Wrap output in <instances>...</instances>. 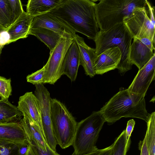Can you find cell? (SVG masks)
<instances>
[{
  "instance_id": "6da1fadb",
  "label": "cell",
  "mask_w": 155,
  "mask_h": 155,
  "mask_svg": "<svg viewBox=\"0 0 155 155\" xmlns=\"http://www.w3.org/2000/svg\"><path fill=\"white\" fill-rule=\"evenodd\" d=\"M95 4L90 0H64L49 13L75 33H81L94 40L99 31Z\"/></svg>"
},
{
  "instance_id": "7a4b0ae2",
  "label": "cell",
  "mask_w": 155,
  "mask_h": 155,
  "mask_svg": "<svg viewBox=\"0 0 155 155\" xmlns=\"http://www.w3.org/2000/svg\"><path fill=\"white\" fill-rule=\"evenodd\" d=\"M99 111L105 122L109 125L123 117L138 118L147 122L149 115L144 98L135 105L128 89L122 87Z\"/></svg>"
},
{
  "instance_id": "3957f363",
  "label": "cell",
  "mask_w": 155,
  "mask_h": 155,
  "mask_svg": "<svg viewBox=\"0 0 155 155\" xmlns=\"http://www.w3.org/2000/svg\"><path fill=\"white\" fill-rule=\"evenodd\" d=\"M133 38V36L124 22L106 31H99L94 40L96 45V55H98L109 48L118 47L122 56L117 68L121 73H125L132 68L129 56Z\"/></svg>"
},
{
  "instance_id": "277c9868",
  "label": "cell",
  "mask_w": 155,
  "mask_h": 155,
  "mask_svg": "<svg viewBox=\"0 0 155 155\" xmlns=\"http://www.w3.org/2000/svg\"><path fill=\"white\" fill-rule=\"evenodd\" d=\"M146 0H101L95 5L96 18L100 31L123 23L136 9L147 7Z\"/></svg>"
},
{
  "instance_id": "5b68a950",
  "label": "cell",
  "mask_w": 155,
  "mask_h": 155,
  "mask_svg": "<svg viewBox=\"0 0 155 155\" xmlns=\"http://www.w3.org/2000/svg\"><path fill=\"white\" fill-rule=\"evenodd\" d=\"M105 122L98 111L77 123L71 155H84L98 150L96 144Z\"/></svg>"
},
{
  "instance_id": "8992f818",
  "label": "cell",
  "mask_w": 155,
  "mask_h": 155,
  "mask_svg": "<svg viewBox=\"0 0 155 155\" xmlns=\"http://www.w3.org/2000/svg\"><path fill=\"white\" fill-rule=\"evenodd\" d=\"M51 115L52 129L57 144L63 149L72 145L77 122L65 105L52 99Z\"/></svg>"
},
{
  "instance_id": "52a82bcc",
  "label": "cell",
  "mask_w": 155,
  "mask_h": 155,
  "mask_svg": "<svg viewBox=\"0 0 155 155\" xmlns=\"http://www.w3.org/2000/svg\"><path fill=\"white\" fill-rule=\"evenodd\" d=\"M69 34L63 36L55 47L50 51L48 61L44 65L45 71L43 84H54L62 75V66L66 53L74 42Z\"/></svg>"
},
{
  "instance_id": "ba28073f",
  "label": "cell",
  "mask_w": 155,
  "mask_h": 155,
  "mask_svg": "<svg viewBox=\"0 0 155 155\" xmlns=\"http://www.w3.org/2000/svg\"><path fill=\"white\" fill-rule=\"evenodd\" d=\"M35 95L38 100L41 121L45 141L50 148L56 151L57 143L53 132L51 119V108L52 99L48 89L43 84L35 85Z\"/></svg>"
},
{
  "instance_id": "9c48e42d",
  "label": "cell",
  "mask_w": 155,
  "mask_h": 155,
  "mask_svg": "<svg viewBox=\"0 0 155 155\" xmlns=\"http://www.w3.org/2000/svg\"><path fill=\"white\" fill-rule=\"evenodd\" d=\"M123 22L133 38H148L155 45V26L149 18L147 7L135 9Z\"/></svg>"
},
{
  "instance_id": "30bf717a",
  "label": "cell",
  "mask_w": 155,
  "mask_h": 155,
  "mask_svg": "<svg viewBox=\"0 0 155 155\" xmlns=\"http://www.w3.org/2000/svg\"><path fill=\"white\" fill-rule=\"evenodd\" d=\"M155 55L139 71L128 90L135 105L145 95L149 86L155 80Z\"/></svg>"
},
{
  "instance_id": "8fae6325",
  "label": "cell",
  "mask_w": 155,
  "mask_h": 155,
  "mask_svg": "<svg viewBox=\"0 0 155 155\" xmlns=\"http://www.w3.org/2000/svg\"><path fill=\"white\" fill-rule=\"evenodd\" d=\"M129 53L130 64L141 69L155 55V45L148 38H133Z\"/></svg>"
},
{
  "instance_id": "7c38bea8",
  "label": "cell",
  "mask_w": 155,
  "mask_h": 155,
  "mask_svg": "<svg viewBox=\"0 0 155 155\" xmlns=\"http://www.w3.org/2000/svg\"><path fill=\"white\" fill-rule=\"evenodd\" d=\"M121 56L120 49L117 47L109 48L96 56L93 64L95 74H102L117 68Z\"/></svg>"
},
{
  "instance_id": "4fadbf2b",
  "label": "cell",
  "mask_w": 155,
  "mask_h": 155,
  "mask_svg": "<svg viewBox=\"0 0 155 155\" xmlns=\"http://www.w3.org/2000/svg\"><path fill=\"white\" fill-rule=\"evenodd\" d=\"M17 107L23 117L26 116L39 127L44 134L39 101L35 94L28 92L20 96Z\"/></svg>"
},
{
  "instance_id": "5bb4252c",
  "label": "cell",
  "mask_w": 155,
  "mask_h": 155,
  "mask_svg": "<svg viewBox=\"0 0 155 155\" xmlns=\"http://www.w3.org/2000/svg\"><path fill=\"white\" fill-rule=\"evenodd\" d=\"M20 123L24 130L27 142L30 145L45 152L51 149L47 145L40 127L36 123L26 116H24Z\"/></svg>"
},
{
  "instance_id": "9a60e30c",
  "label": "cell",
  "mask_w": 155,
  "mask_h": 155,
  "mask_svg": "<svg viewBox=\"0 0 155 155\" xmlns=\"http://www.w3.org/2000/svg\"><path fill=\"white\" fill-rule=\"evenodd\" d=\"M38 27L51 30L62 36L69 34L74 37L76 34L49 13L34 17L30 28Z\"/></svg>"
},
{
  "instance_id": "2e32d148",
  "label": "cell",
  "mask_w": 155,
  "mask_h": 155,
  "mask_svg": "<svg viewBox=\"0 0 155 155\" xmlns=\"http://www.w3.org/2000/svg\"><path fill=\"white\" fill-rule=\"evenodd\" d=\"M74 40L77 45L79 52L80 65L83 67L85 74L91 78L95 75L93 64L96 55L95 49L87 45L84 39L76 34Z\"/></svg>"
},
{
  "instance_id": "e0dca14e",
  "label": "cell",
  "mask_w": 155,
  "mask_h": 155,
  "mask_svg": "<svg viewBox=\"0 0 155 155\" xmlns=\"http://www.w3.org/2000/svg\"><path fill=\"white\" fill-rule=\"evenodd\" d=\"M80 54L78 46L74 41L67 50L62 66V75H66L71 81L76 79L80 65Z\"/></svg>"
},
{
  "instance_id": "ac0fdd59",
  "label": "cell",
  "mask_w": 155,
  "mask_h": 155,
  "mask_svg": "<svg viewBox=\"0 0 155 155\" xmlns=\"http://www.w3.org/2000/svg\"><path fill=\"white\" fill-rule=\"evenodd\" d=\"M33 18L25 12L10 25L6 30L10 35V43L28 37Z\"/></svg>"
},
{
  "instance_id": "d6986e66",
  "label": "cell",
  "mask_w": 155,
  "mask_h": 155,
  "mask_svg": "<svg viewBox=\"0 0 155 155\" xmlns=\"http://www.w3.org/2000/svg\"><path fill=\"white\" fill-rule=\"evenodd\" d=\"M0 140L20 144L28 143L24 130L19 122L0 124Z\"/></svg>"
},
{
  "instance_id": "ffe728a7",
  "label": "cell",
  "mask_w": 155,
  "mask_h": 155,
  "mask_svg": "<svg viewBox=\"0 0 155 155\" xmlns=\"http://www.w3.org/2000/svg\"><path fill=\"white\" fill-rule=\"evenodd\" d=\"M64 0H29L26 12L35 17L50 12L59 6Z\"/></svg>"
},
{
  "instance_id": "44dd1931",
  "label": "cell",
  "mask_w": 155,
  "mask_h": 155,
  "mask_svg": "<svg viewBox=\"0 0 155 155\" xmlns=\"http://www.w3.org/2000/svg\"><path fill=\"white\" fill-rule=\"evenodd\" d=\"M29 35L35 36L43 42L50 51L55 47L63 36L51 30L41 27L30 28Z\"/></svg>"
},
{
  "instance_id": "7402d4cb",
  "label": "cell",
  "mask_w": 155,
  "mask_h": 155,
  "mask_svg": "<svg viewBox=\"0 0 155 155\" xmlns=\"http://www.w3.org/2000/svg\"><path fill=\"white\" fill-rule=\"evenodd\" d=\"M23 116L17 107L8 100H3L0 107V124L19 122Z\"/></svg>"
},
{
  "instance_id": "603a6c76",
  "label": "cell",
  "mask_w": 155,
  "mask_h": 155,
  "mask_svg": "<svg viewBox=\"0 0 155 155\" xmlns=\"http://www.w3.org/2000/svg\"><path fill=\"white\" fill-rule=\"evenodd\" d=\"M147 129L146 142L150 155L155 153V112L149 114L147 122Z\"/></svg>"
},
{
  "instance_id": "cb8c5ba5",
  "label": "cell",
  "mask_w": 155,
  "mask_h": 155,
  "mask_svg": "<svg viewBox=\"0 0 155 155\" xmlns=\"http://www.w3.org/2000/svg\"><path fill=\"white\" fill-rule=\"evenodd\" d=\"M11 13L8 0H0V26L6 31L11 25Z\"/></svg>"
},
{
  "instance_id": "d4e9b609",
  "label": "cell",
  "mask_w": 155,
  "mask_h": 155,
  "mask_svg": "<svg viewBox=\"0 0 155 155\" xmlns=\"http://www.w3.org/2000/svg\"><path fill=\"white\" fill-rule=\"evenodd\" d=\"M130 143V139L127 142L124 130L113 143L112 155H126Z\"/></svg>"
},
{
  "instance_id": "484cf974",
  "label": "cell",
  "mask_w": 155,
  "mask_h": 155,
  "mask_svg": "<svg viewBox=\"0 0 155 155\" xmlns=\"http://www.w3.org/2000/svg\"><path fill=\"white\" fill-rule=\"evenodd\" d=\"M21 144L0 140V155H19L18 150Z\"/></svg>"
},
{
  "instance_id": "4316f807",
  "label": "cell",
  "mask_w": 155,
  "mask_h": 155,
  "mask_svg": "<svg viewBox=\"0 0 155 155\" xmlns=\"http://www.w3.org/2000/svg\"><path fill=\"white\" fill-rule=\"evenodd\" d=\"M10 78L7 79L0 75V97L1 99L8 100L12 95V89Z\"/></svg>"
},
{
  "instance_id": "83f0119b",
  "label": "cell",
  "mask_w": 155,
  "mask_h": 155,
  "mask_svg": "<svg viewBox=\"0 0 155 155\" xmlns=\"http://www.w3.org/2000/svg\"><path fill=\"white\" fill-rule=\"evenodd\" d=\"M11 13V25L13 24L25 12L20 0H8Z\"/></svg>"
},
{
  "instance_id": "f1b7e54d",
  "label": "cell",
  "mask_w": 155,
  "mask_h": 155,
  "mask_svg": "<svg viewBox=\"0 0 155 155\" xmlns=\"http://www.w3.org/2000/svg\"><path fill=\"white\" fill-rule=\"evenodd\" d=\"M45 70L44 66L41 69L29 74L26 77L27 81L35 85L43 84Z\"/></svg>"
},
{
  "instance_id": "f546056e",
  "label": "cell",
  "mask_w": 155,
  "mask_h": 155,
  "mask_svg": "<svg viewBox=\"0 0 155 155\" xmlns=\"http://www.w3.org/2000/svg\"><path fill=\"white\" fill-rule=\"evenodd\" d=\"M113 147V143L103 149H98L94 152L84 155H112Z\"/></svg>"
},
{
  "instance_id": "4dcf8cb0",
  "label": "cell",
  "mask_w": 155,
  "mask_h": 155,
  "mask_svg": "<svg viewBox=\"0 0 155 155\" xmlns=\"http://www.w3.org/2000/svg\"><path fill=\"white\" fill-rule=\"evenodd\" d=\"M135 124V121L134 119L129 120L127 123V126L125 130V134L127 142L130 139V137Z\"/></svg>"
},
{
  "instance_id": "1f68e13d",
  "label": "cell",
  "mask_w": 155,
  "mask_h": 155,
  "mask_svg": "<svg viewBox=\"0 0 155 155\" xmlns=\"http://www.w3.org/2000/svg\"><path fill=\"white\" fill-rule=\"evenodd\" d=\"M147 134H146L143 140L140 141L138 143V149L140 151V155H150L147 146Z\"/></svg>"
},
{
  "instance_id": "d6a6232c",
  "label": "cell",
  "mask_w": 155,
  "mask_h": 155,
  "mask_svg": "<svg viewBox=\"0 0 155 155\" xmlns=\"http://www.w3.org/2000/svg\"><path fill=\"white\" fill-rule=\"evenodd\" d=\"M10 36L7 31L4 30L0 32V45H5L10 44Z\"/></svg>"
},
{
  "instance_id": "836d02e7",
  "label": "cell",
  "mask_w": 155,
  "mask_h": 155,
  "mask_svg": "<svg viewBox=\"0 0 155 155\" xmlns=\"http://www.w3.org/2000/svg\"><path fill=\"white\" fill-rule=\"evenodd\" d=\"M147 6L148 9V12L149 15V18L152 22L154 26H155L154 9L155 7L152 6L150 2L147 0H146Z\"/></svg>"
},
{
  "instance_id": "e575fe53",
  "label": "cell",
  "mask_w": 155,
  "mask_h": 155,
  "mask_svg": "<svg viewBox=\"0 0 155 155\" xmlns=\"http://www.w3.org/2000/svg\"><path fill=\"white\" fill-rule=\"evenodd\" d=\"M29 144L28 143L21 144L18 150L19 155H25L27 151Z\"/></svg>"
},
{
  "instance_id": "d590c367",
  "label": "cell",
  "mask_w": 155,
  "mask_h": 155,
  "mask_svg": "<svg viewBox=\"0 0 155 155\" xmlns=\"http://www.w3.org/2000/svg\"><path fill=\"white\" fill-rule=\"evenodd\" d=\"M25 155H38L34 149L29 144Z\"/></svg>"
},
{
  "instance_id": "8d00e7d4",
  "label": "cell",
  "mask_w": 155,
  "mask_h": 155,
  "mask_svg": "<svg viewBox=\"0 0 155 155\" xmlns=\"http://www.w3.org/2000/svg\"><path fill=\"white\" fill-rule=\"evenodd\" d=\"M4 46V45H0V56L1 54L2 50Z\"/></svg>"
},
{
  "instance_id": "74e56055",
  "label": "cell",
  "mask_w": 155,
  "mask_h": 155,
  "mask_svg": "<svg viewBox=\"0 0 155 155\" xmlns=\"http://www.w3.org/2000/svg\"><path fill=\"white\" fill-rule=\"evenodd\" d=\"M2 100H1V99L0 100V106L2 104Z\"/></svg>"
}]
</instances>
